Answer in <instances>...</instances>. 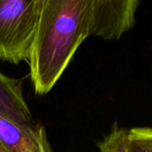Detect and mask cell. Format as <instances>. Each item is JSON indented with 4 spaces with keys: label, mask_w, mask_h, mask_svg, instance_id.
<instances>
[{
    "label": "cell",
    "mask_w": 152,
    "mask_h": 152,
    "mask_svg": "<svg viewBox=\"0 0 152 152\" xmlns=\"http://www.w3.org/2000/svg\"><path fill=\"white\" fill-rule=\"evenodd\" d=\"M93 0H42L28 63L36 94H47L91 36Z\"/></svg>",
    "instance_id": "cell-1"
},
{
    "label": "cell",
    "mask_w": 152,
    "mask_h": 152,
    "mask_svg": "<svg viewBox=\"0 0 152 152\" xmlns=\"http://www.w3.org/2000/svg\"><path fill=\"white\" fill-rule=\"evenodd\" d=\"M42 0H0V60L27 61L34 40Z\"/></svg>",
    "instance_id": "cell-2"
},
{
    "label": "cell",
    "mask_w": 152,
    "mask_h": 152,
    "mask_svg": "<svg viewBox=\"0 0 152 152\" xmlns=\"http://www.w3.org/2000/svg\"><path fill=\"white\" fill-rule=\"evenodd\" d=\"M140 0H93L91 36L119 39L133 28Z\"/></svg>",
    "instance_id": "cell-3"
},
{
    "label": "cell",
    "mask_w": 152,
    "mask_h": 152,
    "mask_svg": "<svg viewBox=\"0 0 152 152\" xmlns=\"http://www.w3.org/2000/svg\"><path fill=\"white\" fill-rule=\"evenodd\" d=\"M0 142L8 152H54L42 124H21L1 115Z\"/></svg>",
    "instance_id": "cell-4"
},
{
    "label": "cell",
    "mask_w": 152,
    "mask_h": 152,
    "mask_svg": "<svg viewBox=\"0 0 152 152\" xmlns=\"http://www.w3.org/2000/svg\"><path fill=\"white\" fill-rule=\"evenodd\" d=\"M0 115L21 124L33 123V118L23 96L22 80L0 71Z\"/></svg>",
    "instance_id": "cell-5"
},
{
    "label": "cell",
    "mask_w": 152,
    "mask_h": 152,
    "mask_svg": "<svg viewBox=\"0 0 152 152\" xmlns=\"http://www.w3.org/2000/svg\"><path fill=\"white\" fill-rule=\"evenodd\" d=\"M128 134L129 130L115 122L110 132L98 142L99 152H128Z\"/></svg>",
    "instance_id": "cell-6"
},
{
    "label": "cell",
    "mask_w": 152,
    "mask_h": 152,
    "mask_svg": "<svg viewBox=\"0 0 152 152\" xmlns=\"http://www.w3.org/2000/svg\"><path fill=\"white\" fill-rule=\"evenodd\" d=\"M128 152H152V127H134L129 130Z\"/></svg>",
    "instance_id": "cell-7"
},
{
    "label": "cell",
    "mask_w": 152,
    "mask_h": 152,
    "mask_svg": "<svg viewBox=\"0 0 152 152\" xmlns=\"http://www.w3.org/2000/svg\"><path fill=\"white\" fill-rule=\"evenodd\" d=\"M0 152H8L7 151V150L2 145V143L0 142Z\"/></svg>",
    "instance_id": "cell-8"
}]
</instances>
